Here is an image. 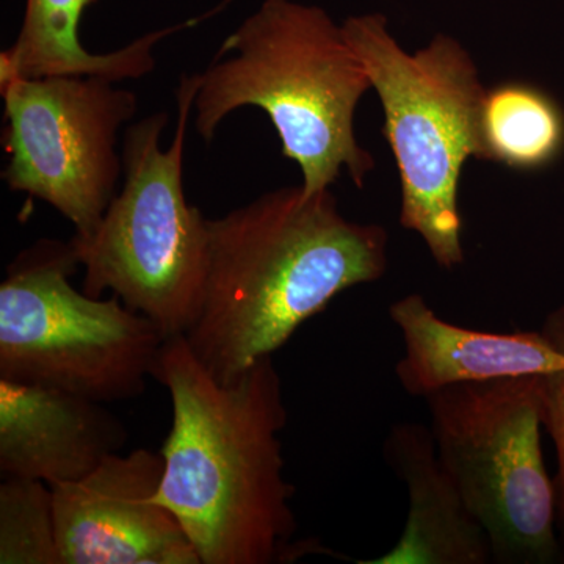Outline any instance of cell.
Masks as SVG:
<instances>
[{
	"mask_svg": "<svg viewBox=\"0 0 564 564\" xmlns=\"http://www.w3.org/2000/svg\"><path fill=\"white\" fill-rule=\"evenodd\" d=\"M480 161L541 172L564 154V110L551 93L522 80L486 88L478 110Z\"/></svg>",
	"mask_w": 564,
	"mask_h": 564,
	"instance_id": "14",
	"label": "cell"
},
{
	"mask_svg": "<svg viewBox=\"0 0 564 564\" xmlns=\"http://www.w3.org/2000/svg\"><path fill=\"white\" fill-rule=\"evenodd\" d=\"M343 32L383 107L402 184L400 223L422 237L437 265L455 269L464 262L459 181L467 159L480 161L486 88L477 66L448 35L408 54L380 13L347 18Z\"/></svg>",
	"mask_w": 564,
	"mask_h": 564,
	"instance_id": "5",
	"label": "cell"
},
{
	"mask_svg": "<svg viewBox=\"0 0 564 564\" xmlns=\"http://www.w3.org/2000/svg\"><path fill=\"white\" fill-rule=\"evenodd\" d=\"M98 0H25L20 32L0 54V84L17 77L96 76L141 79L155 69V44L198 20L161 29L109 54H93L80 40L87 9Z\"/></svg>",
	"mask_w": 564,
	"mask_h": 564,
	"instance_id": "13",
	"label": "cell"
},
{
	"mask_svg": "<svg viewBox=\"0 0 564 564\" xmlns=\"http://www.w3.org/2000/svg\"><path fill=\"white\" fill-rule=\"evenodd\" d=\"M50 386L0 378V478L73 484L128 441L104 406Z\"/></svg>",
	"mask_w": 564,
	"mask_h": 564,
	"instance_id": "10",
	"label": "cell"
},
{
	"mask_svg": "<svg viewBox=\"0 0 564 564\" xmlns=\"http://www.w3.org/2000/svg\"><path fill=\"white\" fill-rule=\"evenodd\" d=\"M0 564H62L54 496L44 481L0 484Z\"/></svg>",
	"mask_w": 564,
	"mask_h": 564,
	"instance_id": "15",
	"label": "cell"
},
{
	"mask_svg": "<svg viewBox=\"0 0 564 564\" xmlns=\"http://www.w3.org/2000/svg\"><path fill=\"white\" fill-rule=\"evenodd\" d=\"M389 315L404 344L395 375L411 397L426 400L455 384L545 375L563 361L543 332L464 328L440 317L419 293L393 303Z\"/></svg>",
	"mask_w": 564,
	"mask_h": 564,
	"instance_id": "11",
	"label": "cell"
},
{
	"mask_svg": "<svg viewBox=\"0 0 564 564\" xmlns=\"http://www.w3.org/2000/svg\"><path fill=\"white\" fill-rule=\"evenodd\" d=\"M541 377L455 384L426 399L437 455L488 533L494 563L563 558L541 445Z\"/></svg>",
	"mask_w": 564,
	"mask_h": 564,
	"instance_id": "7",
	"label": "cell"
},
{
	"mask_svg": "<svg viewBox=\"0 0 564 564\" xmlns=\"http://www.w3.org/2000/svg\"><path fill=\"white\" fill-rule=\"evenodd\" d=\"M388 247L386 229L347 220L329 188H276L209 218L206 285L188 347L215 380L231 383L337 295L381 280Z\"/></svg>",
	"mask_w": 564,
	"mask_h": 564,
	"instance_id": "2",
	"label": "cell"
},
{
	"mask_svg": "<svg viewBox=\"0 0 564 564\" xmlns=\"http://www.w3.org/2000/svg\"><path fill=\"white\" fill-rule=\"evenodd\" d=\"M154 380L165 386L173 422L161 454L155 502L172 511L202 564H274L323 552L293 541L295 488L284 477L280 433L288 408L273 355L220 383L185 336L165 340Z\"/></svg>",
	"mask_w": 564,
	"mask_h": 564,
	"instance_id": "1",
	"label": "cell"
},
{
	"mask_svg": "<svg viewBox=\"0 0 564 564\" xmlns=\"http://www.w3.org/2000/svg\"><path fill=\"white\" fill-rule=\"evenodd\" d=\"M6 106L2 180L50 204L90 236L117 196L118 133L139 110L135 93L96 76L17 77L0 84Z\"/></svg>",
	"mask_w": 564,
	"mask_h": 564,
	"instance_id": "8",
	"label": "cell"
},
{
	"mask_svg": "<svg viewBox=\"0 0 564 564\" xmlns=\"http://www.w3.org/2000/svg\"><path fill=\"white\" fill-rule=\"evenodd\" d=\"M163 466L162 454L137 448L52 485L62 564H202L180 521L155 502Z\"/></svg>",
	"mask_w": 564,
	"mask_h": 564,
	"instance_id": "9",
	"label": "cell"
},
{
	"mask_svg": "<svg viewBox=\"0 0 564 564\" xmlns=\"http://www.w3.org/2000/svg\"><path fill=\"white\" fill-rule=\"evenodd\" d=\"M193 122L206 143L232 111H265L282 155L300 166L306 193L326 191L344 170L362 187L373 155L355 135V113L372 88L362 63L325 10L262 0L199 74Z\"/></svg>",
	"mask_w": 564,
	"mask_h": 564,
	"instance_id": "3",
	"label": "cell"
},
{
	"mask_svg": "<svg viewBox=\"0 0 564 564\" xmlns=\"http://www.w3.org/2000/svg\"><path fill=\"white\" fill-rule=\"evenodd\" d=\"M384 459L406 486V524L391 551L361 564H489L488 533L470 513L437 455L432 430L415 422L392 426Z\"/></svg>",
	"mask_w": 564,
	"mask_h": 564,
	"instance_id": "12",
	"label": "cell"
},
{
	"mask_svg": "<svg viewBox=\"0 0 564 564\" xmlns=\"http://www.w3.org/2000/svg\"><path fill=\"white\" fill-rule=\"evenodd\" d=\"M199 84V74L181 77L169 150L161 147L165 111L126 128L121 192L90 236L69 240L84 269L82 291L117 295L165 340L185 336L198 317L209 263V218L184 192L185 139Z\"/></svg>",
	"mask_w": 564,
	"mask_h": 564,
	"instance_id": "4",
	"label": "cell"
},
{
	"mask_svg": "<svg viewBox=\"0 0 564 564\" xmlns=\"http://www.w3.org/2000/svg\"><path fill=\"white\" fill-rule=\"evenodd\" d=\"M541 332L563 356L560 366L541 377V388L544 429L551 434L556 452V532L564 556V304L547 315Z\"/></svg>",
	"mask_w": 564,
	"mask_h": 564,
	"instance_id": "16",
	"label": "cell"
},
{
	"mask_svg": "<svg viewBox=\"0 0 564 564\" xmlns=\"http://www.w3.org/2000/svg\"><path fill=\"white\" fill-rule=\"evenodd\" d=\"M69 242L43 239L7 267L0 284V378L50 386L96 402L147 391L163 347L150 318L117 295L77 291Z\"/></svg>",
	"mask_w": 564,
	"mask_h": 564,
	"instance_id": "6",
	"label": "cell"
}]
</instances>
